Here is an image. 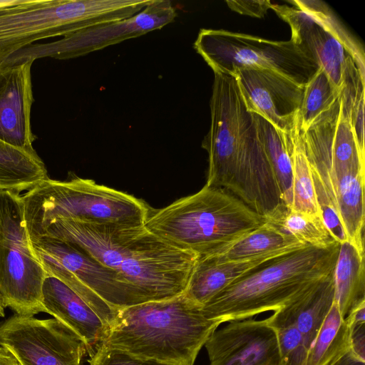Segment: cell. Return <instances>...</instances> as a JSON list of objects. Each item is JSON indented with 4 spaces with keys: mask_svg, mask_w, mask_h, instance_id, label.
I'll return each instance as SVG.
<instances>
[{
    "mask_svg": "<svg viewBox=\"0 0 365 365\" xmlns=\"http://www.w3.org/2000/svg\"><path fill=\"white\" fill-rule=\"evenodd\" d=\"M349 327L334 300L311 345L306 365H329L349 349Z\"/></svg>",
    "mask_w": 365,
    "mask_h": 365,
    "instance_id": "26",
    "label": "cell"
},
{
    "mask_svg": "<svg viewBox=\"0 0 365 365\" xmlns=\"http://www.w3.org/2000/svg\"><path fill=\"white\" fill-rule=\"evenodd\" d=\"M329 365H365V361L358 358L349 348Z\"/></svg>",
    "mask_w": 365,
    "mask_h": 365,
    "instance_id": "33",
    "label": "cell"
},
{
    "mask_svg": "<svg viewBox=\"0 0 365 365\" xmlns=\"http://www.w3.org/2000/svg\"><path fill=\"white\" fill-rule=\"evenodd\" d=\"M220 324L206 318L182 292L119 310L101 344L138 358L193 365Z\"/></svg>",
    "mask_w": 365,
    "mask_h": 365,
    "instance_id": "3",
    "label": "cell"
},
{
    "mask_svg": "<svg viewBox=\"0 0 365 365\" xmlns=\"http://www.w3.org/2000/svg\"><path fill=\"white\" fill-rule=\"evenodd\" d=\"M41 293L45 312L76 334L92 355L107 334L108 327L101 318L77 293L55 277H46Z\"/></svg>",
    "mask_w": 365,
    "mask_h": 365,
    "instance_id": "17",
    "label": "cell"
},
{
    "mask_svg": "<svg viewBox=\"0 0 365 365\" xmlns=\"http://www.w3.org/2000/svg\"><path fill=\"white\" fill-rule=\"evenodd\" d=\"M287 135L292 166V201L288 207L312 217L322 218L298 126Z\"/></svg>",
    "mask_w": 365,
    "mask_h": 365,
    "instance_id": "25",
    "label": "cell"
},
{
    "mask_svg": "<svg viewBox=\"0 0 365 365\" xmlns=\"http://www.w3.org/2000/svg\"><path fill=\"white\" fill-rule=\"evenodd\" d=\"M339 249L338 242L325 248L305 245L277 257L234 281L201 312L222 324L275 311L332 273Z\"/></svg>",
    "mask_w": 365,
    "mask_h": 365,
    "instance_id": "4",
    "label": "cell"
},
{
    "mask_svg": "<svg viewBox=\"0 0 365 365\" xmlns=\"http://www.w3.org/2000/svg\"><path fill=\"white\" fill-rule=\"evenodd\" d=\"M193 47L213 73L232 75L240 68L269 69L304 86L319 69L292 39L277 41L223 29H201Z\"/></svg>",
    "mask_w": 365,
    "mask_h": 365,
    "instance_id": "9",
    "label": "cell"
},
{
    "mask_svg": "<svg viewBox=\"0 0 365 365\" xmlns=\"http://www.w3.org/2000/svg\"><path fill=\"white\" fill-rule=\"evenodd\" d=\"M265 223V219L231 192L205 185L198 192L150 212L144 226L161 239L199 257Z\"/></svg>",
    "mask_w": 365,
    "mask_h": 365,
    "instance_id": "5",
    "label": "cell"
},
{
    "mask_svg": "<svg viewBox=\"0 0 365 365\" xmlns=\"http://www.w3.org/2000/svg\"><path fill=\"white\" fill-rule=\"evenodd\" d=\"M258 136L276 178L282 202L292 201V166L287 133L277 130L259 115L252 113Z\"/></svg>",
    "mask_w": 365,
    "mask_h": 365,
    "instance_id": "24",
    "label": "cell"
},
{
    "mask_svg": "<svg viewBox=\"0 0 365 365\" xmlns=\"http://www.w3.org/2000/svg\"><path fill=\"white\" fill-rule=\"evenodd\" d=\"M294 6L308 14L328 29L349 53L364 81V51L333 15L329 7L319 1H290Z\"/></svg>",
    "mask_w": 365,
    "mask_h": 365,
    "instance_id": "29",
    "label": "cell"
},
{
    "mask_svg": "<svg viewBox=\"0 0 365 365\" xmlns=\"http://www.w3.org/2000/svg\"><path fill=\"white\" fill-rule=\"evenodd\" d=\"M297 248L278 250L240 261H220L211 256L199 257L183 293L189 299L202 307L217 294L244 274L277 257Z\"/></svg>",
    "mask_w": 365,
    "mask_h": 365,
    "instance_id": "18",
    "label": "cell"
},
{
    "mask_svg": "<svg viewBox=\"0 0 365 365\" xmlns=\"http://www.w3.org/2000/svg\"><path fill=\"white\" fill-rule=\"evenodd\" d=\"M0 344L20 365H83L84 341L57 319L14 314L0 324Z\"/></svg>",
    "mask_w": 365,
    "mask_h": 365,
    "instance_id": "12",
    "label": "cell"
},
{
    "mask_svg": "<svg viewBox=\"0 0 365 365\" xmlns=\"http://www.w3.org/2000/svg\"><path fill=\"white\" fill-rule=\"evenodd\" d=\"M333 276L334 300L346 317L365 302L364 252L349 241L339 244Z\"/></svg>",
    "mask_w": 365,
    "mask_h": 365,
    "instance_id": "20",
    "label": "cell"
},
{
    "mask_svg": "<svg viewBox=\"0 0 365 365\" xmlns=\"http://www.w3.org/2000/svg\"><path fill=\"white\" fill-rule=\"evenodd\" d=\"M266 319L277 334L278 365H306L309 349L294 322L279 309Z\"/></svg>",
    "mask_w": 365,
    "mask_h": 365,
    "instance_id": "28",
    "label": "cell"
},
{
    "mask_svg": "<svg viewBox=\"0 0 365 365\" xmlns=\"http://www.w3.org/2000/svg\"><path fill=\"white\" fill-rule=\"evenodd\" d=\"M247 110L289 134L297 126L304 86L269 69L234 71Z\"/></svg>",
    "mask_w": 365,
    "mask_h": 365,
    "instance_id": "13",
    "label": "cell"
},
{
    "mask_svg": "<svg viewBox=\"0 0 365 365\" xmlns=\"http://www.w3.org/2000/svg\"><path fill=\"white\" fill-rule=\"evenodd\" d=\"M271 9L289 25L291 39L324 71L335 90L341 93L348 69L354 61L336 37L320 22L296 6L272 4Z\"/></svg>",
    "mask_w": 365,
    "mask_h": 365,
    "instance_id": "15",
    "label": "cell"
},
{
    "mask_svg": "<svg viewBox=\"0 0 365 365\" xmlns=\"http://www.w3.org/2000/svg\"><path fill=\"white\" fill-rule=\"evenodd\" d=\"M33 62L0 67V140L31 153L36 139L31 126Z\"/></svg>",
    "mask_w": 365,
    "mask_h": 365,
    "instance_id": "16",
    "label": "cell"
},
{
    "mask_svg": "<svg viewBox=\"0 0 365 365\" xmlns=\"http://www.w3.org/2000/svg\"><path fill=\"white\" fill-rule=\"evenodd\" d=\"M175 9L168 0H152L135 15L122 20L97 24L63 36L58 41L35 43L12 54L1 66L26 60L50 57L66 60L86 56L93 51L161 29L175 21Z\"/></svg>",
    "mask_w": 365,
    "mask_h": 365,
    "instance_id": "11",
    "label": "cell"
},
{
    "mask_svg": "<svg viewBox=\"0 0 365 365\" xmlns=\"http://www.w3.org/2000/svg\"><path fill=\"white\" fill-rule=\"evenodd\" d=\"M46 274L34 255L20 192L0 190V301L15 314L45 312L42 284Z\"/></svg>",
    "mask_w": 365,
    "mask_h": 365,
    "instance_id": "10",
    "label": "cell"
},
{
    "mask_svg": "<svg viewBox=\"0 0 365 365\" xmlns=\"http://www.w3.org/2000/svg\"><path fill=\"white\" fill-rule=\"evenodd\" d=\"M0 365H20L14 355L1 344Z\"/></svg>",
    "mask_w": 365,
    "mask_h": 365,
    "instance_id": "34",
    "label": "cell"
},
{
    "mask_svg": "<svg viewBox=\"0 0 365 365\" xmlns=\"http://www.w3.org/2000/svg\"><path fill=\"white\" fill-rule=\"evenodd\" d=\"M304 245L285 235L266 222L253 231L221 248L211 256L220 261H240L252 259L282 250Z\"/></svg>",
    "mask_w": 365,
    "mask_h": 365,
    "instance_id": "22",
    "label": "cell"
},
{
    "mask_svg": "<svg viewBox=\"0 0 365 365\" xmlns=\"http://www.w3.org/2000/svg\"><path fill=\"white\" fill-rule=\"evenodd\" d=\"M339 94L324 71L319 68L304 86L297 121L299 130L302 133L306 132L323 113L332 106Z\"/></svg>",
    "mask_w": 365,
    "mask_h": 365,
    "instance_id": "27",
    "label": "cell"
},
{
    "mask_svg": "<svg viewBox=\"0 0 365 365\" xmlns=\"http://www.w3.org/2000/svg\"><path fill=\"white\" fill-rule=\"evenodd\" d=\"M48 178L36 152H28L0 140V190H29Z\"/></svg>",
    "mask_w": 365,
    "mask_h": 365,
    "instance_id": "21",
    "label": "cell"
},
{
    "mask_svg": "<svg viewBox=\"0 0 365 365\" xmlns=\"http://www.w3.org/2000/svg\"><path fill=\"white\" fill-rule=\"evenodd\" d=\"M39 236L66 241L112 270L141 304L182 294L199 259L195 253L161 239L144 225L57 220Z\"/></svg>",
    "mask_w": 365,
    "mask_h": 365,
    "instance_id": "1",
    "label": "cell"
},
{
    "mask_svg": "<svg viewBox=\"0 0 365 365\" xmlns=\"http://www.w3.org/2000/svg\"><path fill=\"white\" fill-rule=\"evenodd\" d=\"M88 360L89 365H175L142 359L123 351L100 344Z\"/></svg>",
    "mask_w": 365,
    "mask_h": 365,
    "instance_id": "30",
    "label": "cell"
},
{
    "mask_svg": "<svg viewBox=\"0 0 365 365\" xmlns=\"http://www.w3.org/2000/svg\"><path fill=\"white\" fill-rule=\"evenodd\" d=\"M21 199L29 237L57 220L143 225L151 212L140 199L76 176L66 181L47 178Z\"/></svg>",
    "mask_w": 365,
    "mask_h": 365,
    "instance_id": "6",
    "label": "cell"
},
{
    "mask_svg": "<svg viewBox=\"0 0 365 365\" xmlns=\"http://www.w3.org/2000/svg\"><path fill=\"white\" fill-rule=\"evenodd\" d=\"M0 317H4V307H3L1 301H0Z\"/></svg>",
    "mask_w": 365,
    "mask_h": 365,
    "instance_id": "35",
    "label": "cell"
},
{
    "mask_svg": "<svg viewBox=\"0 0 365 365\" xmlns=\"http://www.w3.org/2000/svg\"><path fill=\"white\" fill-rule=\"evenodd\" d=\"M207 339L209 365H278L277 334L267 319L229 322Z\"/></svg>",
    "mask_w": 365,
    "mask_h": 365,
    "instance_id": "14",
    "label": "cell"
},
{
    "mask_svg": "<svg viewBox=\"0 0 365 365\" xmlns=\"http://www.w3.org/2000/svg\"><path fill=\"white\" fill-rule=\"evenodd\" d=\"M29 243L46 276L58 278L77 293L108 328L119 310L141 304L114 272L74 245L49 236L29 237Z\"/></svg>",
    "mask_w": 365,
    "mask_h": 365,
    "instance_id": "8",
    "label": "cell"
},
{
    "mask_svg": "<svg viewBox=\"0 0 365 365\" xmlns=\"http://www.w3.org/2000/svg\"><path fill=\"white\" fill-rule=\"evenodd\" d=\"M345 319L349 327V348L365 361V302L354 309Z\"/></svg>",
    "mask_w": 365,
    "mask_h": 365,
    "instance_id": "31",
    "label": "cell"
},
{
    "mask_svg": "<svg viewBox=\"0 0 365 365\" xmlns=\"http://www.w3.org/2000/svg\"><path fill=\"white\" fill-rule=\"evenodd\" d=\"M210 126L202 142L208 154L206 185L224 188L261 215L282 203L253 114L247 110L235 77L214 73Z\"/></svg>",
    "mask_w": 365,
    "mask_h": 365,
    "instance_id": "2",
    "label": "cell"
},
{
    "mask_svg": "<svg viewBox=\"0 0 365 365\" xmlns=\"http://www.w3.org/2000/svg\"><path fill=\"white\" fill-rule=\"evenodd\" d=\"M148 4L147 0L1 1L0 66L36 41L127 19Z\"/></svg>",
    "mask_w": 365,
    "mask_h": 365,
    "instance_id": "7",
    "label": "cell"
},
{
    "mask_svg": "<svg viewBox=\"0 0 365 365\" xmlns=\"http://www.w3.org/2000/svg\"><path fill=\"white\" fill-rule=\"evenodd\" d=\"M265 222L278 232L297 240L301 243L325 248L337 242L322 218L294 211L281 203L264 216Z\"/></svg>",
    "mask_w": 365,
    "mask_h": 365,
    "instance_id": "23",
    "label": "cell"
},
{
    "mask_svg": "<svg viewBox=\"0 0 365 365\" xmlns=\"http://www.w3.org/2000/svg\"><path fill=\"white\" fill-rule=\"evenodd\" d=\"M333 272L314 282L279 308L294 322L308 349L334 301Z\"/></svg>",
    "mask_w": 365,
    "mask_h": 365,
    "instance_id": "19",
    "label": "cell"
},
{
    "mask_svg": "<svg viewBox=\"0 0 365 365\" xmlns=\"http://www.w3.org/2000/svg\"><path fill=\"white\" fill-rule=\"evenodd\" d=\"M225 2L235 12L257 18H262L272 6L271 1L267 0H234Z\"/></svg>",
    "mask_w": 365,
    "mask_h": 365,
    "instance_id": "32",
    "label": "cell"
}]
</instances>
